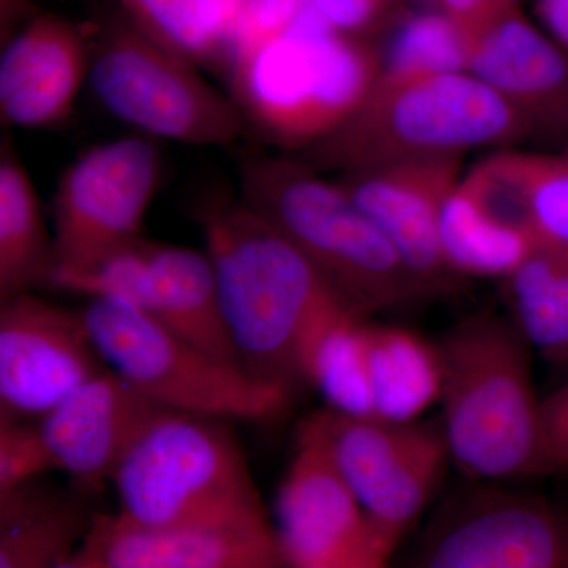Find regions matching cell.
I'll use <instances>...</instances> for the list:
<instances>
[{
  "mask_svg": "<svg viewBox=\"0 0 568 568\" xmlns=\"http://www.w3.org/2000/svg\"><path fill=\"white\" fill-rule=\"evenodd\" d=\"M201 227L242 368L290 395L312 386L325 336L358 316L304 254L239 197L205 204Z\"/></svg>",
  "mask_w": 568,
  "mask_h": 568,
  "instance_id": "cell-1",
  "label": "cell"
},
{
  "mask_svg": "<svg viewBox=\"0 0 568 568\" xmlns=\"http://www.w3.org/2000/svg\"><path fill=\"white\" fill-rule=\"evenodd\" d=\"M239 151V200L304 254L355 316L435 291L339 183L301 159Z\"/></svg>",
  "mask_w": 568,
  "mask_h": 568,
  "instance_id": "cell-2",
  "label": "cell"
},
{
  "mask_svg": "<svg viewBox=\"0 0 568 568\" xmlns=\"http://www.w3.org/2000/svg\"><path fill=\"white\" fill-rule=\"evenodd\" d=\"M246 129L302 152L345 123L375 88L381 58L335 29L312 0L280 39L227 70Z\"/></svg>",
  "mask_w": 568,
  "mask_h": 568,
  "instance_id": "cell-3",
  "label": "cell"
},
{
  "mask_svg": "<svg viewBox=\"0 0 568 568\" xmlns=\"http://www.w3.org/2000/svg\"><path fill=\"white\" fill-rule=\"evenodd\" d=\"M529 136L517 112L474 74L377 80L357 111L298 159L320 173L347 174Z\"/></svg>",
  "mask_w": 568,
  "mask_h": 568,
  "instance_id": "cell-4",
  "label": "cell"
},
{
  "mask_svg": "<svg viewBox=\"0 0 568 568\" xmlns=\"http://www.w3.org/2000/svg\"><path fill=\"white\" fill-rule=\"evenodd\" d=\"M528 339L496 316L463 321L439 349L448 455L473 478L537 474L541 399Z\"/></svg>",
  "mask_w": 568,
  "mask_h": 568,
  "instance_id": "cell-5",
  "label": "cell"
},
{
  "mask_svg": "<svg viewBox=\"0 0 568 568\" xmlns=\"http://www.w3.org/2000/svg\"><path fill=\"white\" fill-rule=\"evenodd\" d=\"M119 517L145 528L264 518L227 420L163 410L115 467Z\"/></svg>",
  "mask_w": 568,
  "mask_h": 568,
  "instance_id": "cell-6",
  "label": "cell"
},
{
  "mask_svg": "<svg viewBox=\"0 0 568 568\" xmlns=\"http://www.w3.org/2000/svg\"><path fill=\"white\" fill-rule=\"evenodd\" d=\"M81 315L108 368L164 410L264 422L287 405L283 388L216 361L129 302L91 298Z\"/></svg>",
  "mask_w": 568,
  "mask_h": 568,
  "instance_id": "cell-7",
  "label": "cell"
},
{
  "mask_svg": "<svg viewBox=\"0 0 568 568\" xmlns=\"http://www.w3.org/2000/svg\"><path fill=\"white\" fill-rule=\"evenodd\" d=\"M89 82L112 115L149 136L235 148L248 133L231 97L132 22L102 33L92 50Z\"/></svg>",
  "mask_w": 568,
  "mask_h": 568,
  "instance_id": "cell-8",
  "label": "cell"
},
{
  "mask_svg": "<svg viewBox=\"0 0 568 568\" xmlns=\"http://www.w3.org/2000/svg\"><path fill=\"white\" fill-rule=\"evenodd\" d=\"M162 174L159 145L145 138L104 142L80 153L55 190L51 276L88 271L140 241Z\"/></svg>",
  "mask_w": 568,
  "mask_h": 568,
  "instance_id": "cell-9",
  "label": "cell"
},
{
  "mask_svg": "<svg viewBox=\"0 0 568 568\" xmlns=\"http://www.w3.org/2000/svg\"><path fill=\"white\" fill-rule=\"evenodd\" d=\"M106 369L81 310L32 293L0 302V424L39 420Z\"/></svg>",
  "mask_w": 568,
  "mask_h": 568,
  "instance_id": "cell-10",
  "label": "cell"
},
{
  "mask_svg": "<svg viewBox=\"0 0 568 568\" xmlns=\"http://www.w3.org/2000/svg\"><path fill=\"white\" fill-rule=\"evenodd\" d=\"M410 568H568V507L487 491L448 508Z\"/></svg>",
  "mask_w": 568,
  "mask_h": 568,
  "instance_id": "cell-11",
  "label": "cell"
},
{
  "mask_svg": "<svg viewBox=\"0 0 568 568\" xmlns=\"http://www.w3.org/2000/svg\"><path fill=\"white\" fill-rule=\"evenodd\" d=\"M274 515L276 536L291 568L324 562L368 534L364 510L336 465L317 414L298 428Z\"/></svg>",
  "mask_w": 568,
  "mask_h": 568,
  "instance_id": "cell-12",
  "label": "cell"
},
{
  "mask_svg": "<svg viewBox=\"0 0 568 568\" xmlns=\"http://www.w3.org/2000/svg\"><path fill=\"white\" fill-rule=\"evenodd\" d=\"M163 410L108 368L37 424L58 470L89 496L111 481L126 452Z\"/></svg>",
  "mask_w": 568,
  "mask_h": 568,
  "instance_id": "cell-13",
  "label": "cell"
},
{
  "mask_svg": "<svg viewBox=\"0 0 568 568\" xmlns=\"http://www.w3.org/2000/svg\"><path fill=\"white\" fill-rule=\"evenodd\" d=\"M463 155L429 156L342 174L339 185L387 235L403 260L435 290L450 274L439 219L459 182Z\"/></svg>",
  "mask_w": 568,
  "mask_h": 568,
  "instance_id": "cell-14",
  "label": "cell"
},
{
  "mask_svg": "<svg viewBox=\"0 0 568 568\" xmlns=\"http://www.w3.org/2000/svg\"><path fill=\"white\" fill-rule=\"evenodd\" d=\"M84 32L58 14L32 18L0 59V118L6 129H55L69 121L91 74Z\"/></svg>",
  "mask_w": 568,
  "mask_h": 568,
  "instance_id": "cell-15",
  "label": "cell"
},
{
  "mask_svg": "<svg viewBox=\"0 0 568 568\" xmlns=\"http://www.w3.org/2000/svg\"><path fill=\"white\" fill-rule=\"evenodd\" d=\"M469 73L506 100L530 136L568 138V54L521 9L474 37Z\"/></svg>",
  "mask_w": 568,
  "mask_h": 568,
  "instance_id": "cell-16",
  "label": "cell"
},
{
  "mask_svg": "<svg viewBox=\"0 0 568 568\" xmlns=\"http://www.w3.org/2000/svg\"><path fill=\"white\" fill-rule=\"evenodd\" d=\"M95 532L111 568H291L268 517L145 528L99 515Z\"/></svg>",
  "mask_w": 568,
  "mask_h": 568,
  "instance_id": "cell-17",
  "label": "cell"
},
{
  "mask_svg": "<svg viewBox=\"0 0 568 568\" xmlns=\"http://www.w3.org/2000/svg\"><path fill=\"white\" fill-rule=\"evenodd\" d=\"M125 302L156 317L216 361L244 369L224 325L207 253L144 241Z\"/></svg>",
  "mask_w": 568,
  "mask_h": 568,
  "instance_id": "cell-18",
  "label": "cell"
},
{
  "mask_svg": "<svg viewBox=\"0 0 568 568\" xmlns=\"http://www.w3.org/2000/svg\"><path fill=\"white\" fill-rule=\"evenodd\" d=\"M439 242L448 271L506 278L538 241L514 216L487 174L474 166L448 194L440 212Z\"/></svg>",
  "mask_w": 568,
  "mask_h": 568,
  "instance_id": "cell-19",
  "label": "cell"
},
{
  "mask_svg": "<svg viewBox=\"0 0 568 568\" xmlns=\"http://www.w3.org/2000/svg\"><path fill=\"white\" fill-rule=\"evenodd\" d=\"M361 379L365 418L414 422L440 399L439 349L405 328L364 323Z\"/></svg>",
  "mask_w": 568,
  "mask_h": 568,
  "instance_id": "cell-20",
  "label": "cell"
},
{
  "mask_svg": "<svg viewBox=\"0 0 568 568\" xmlns=\"http://www.w3.org/2000/svg\"><path fill=\"white\" fill-rule=\"evenodd\" d=\"M40 480L0 496V568L59 566L95 525L99 514L85 506V496Z\"/></svg>",
  "mask_w": 568,
  "mask_h": 568,
  "instance_id": "cell-21",
  "label": "cell"
},
{
  "mask_svg": "<svg viewBox=\"0 0 568 568\" xmlns=\"http://www.w3.org/2000/svg\"><path fill=\"white\" fill-rule=\"evenodd\" d=\"M54 242L39 193L10 138L0 145V302L50 283Z\"/></svg>",
  "mask_w": 568,
  "mask_h": 568,
  "instance_id": "cell-22",
  "label": "cell"
},
{
  "mask_svg": "<svg viewBox=\"0 0 568 568\" xmlns=\"http://www.w3.org/2000/svg\"><path fill=\"white\" fill-rule=\"evenodd\" d=\"M517 327L551 357L568 355V246L537 242L506 276Z\"/></svg>",
  "mask_w": 568,
  "mask_h": 568,
  "instance_id": "cell-23",
  "label": "cell"
},
{
  "mask_svg": "<svg viewBox=\"0 0 568 568\" xmlns=\"http://www.w3.org/2000/svg\"><path fill=\"white\" fill-rule=\"evenodd\" d=\"M481 166L538 242L568 246V155L500 152Z\"/></svg>",
  "mask_w": 568,
  "mask_h": 568,
  "instance_id": "cell-24",
  "label": "cell"
},
{
  "mask_svg": "<svg viewBox=\"0 0 568 568\" xmlns=\"http://www.w3.org/2000/svg\"><path fill=\"white\" fill-rule=\"evenodd\" d=\"M129 21L194 65L230 61L231 33L213 0H119Z\"/></svg>",
  "mask_w": 568,
  "mask_h": 568,
  "instance_id": "cell-25",
  "label": "cell"
},
{
  "mask_svg": "<svg viewBox=\"0 0 568 568\" xmlns=\"http://www.w3.org/2000/svg\"><path fill=\"white\" fill-rule=\"evenodd\" d=\"M470 37L444 11H425L399 22L381 81L402 82L436 74L469 73Z\"/></svg>",
  "mask_w": 568,
  "mask_h": 568,
  "instance_id": "cell-26",
  "label": "cell"
},
{
  "mask_svg": "<svg viewBox=\"0 0 568 568\" xmlns=\"http://www.w3.org/2000/svg\"><path fill=\"white\" fill-rule=\"evenodd\" d=\"M448 455L444 432L424 443L362 504L366 521L390 551L428 503Z\"/></svg>",
  "mask_w": 568,
  "mask_h": 568,
  "instance_id": "cell-27",
  "label": "cell"
},
{
  "mask_svg": "<svg viewBox=\"0 0 568 568\" xmlns=\"http://www.w3.org/2000/svg\"><path fill=\"white\" fill-rule=\"evenodd\" d=\"M58 470L39 424H0V496Z\"/></svg>",
  "mask_w": 568,
  "mask_h": 568,
  "instance_id": "cell-28",
  "label": "cell"
},
{
  "mask_svg": "<svg viewBox=\"0 0 568 568\" xmlns=\"http://www.w3.org/2000/svg\"><path fill=\"white\" fill-rule=\"evenodd\" d=\"M310 0H244L231 39L227 70L280 39Z\"/></svg>",
  "mask_w": 568,
  "mask_h": 568,
  "instance_id": "cell-29",
  "label": "cell"
},
{
  "mask_svg": "<svg viewBox=\"0 0 568 568\" xmlns=\"http://www.w3.org/2000/svg\"><path fill=\"white\" fill-rule=\"evenodd\" d=\"M568 467V383L541 399L540 452L537 474Z\"/></svg>",
  "mask_w": 568,
  "mask_h": 568,
  "instance_id": "cell-30",
  "label": "cell"
},
{
  "mask_svg": "<svg viewBox=\"0 0 568 568\" xmlns=\"http://www.w3.org/2000/svg\"><path fill=\"white\" fill-rule=\"evenodd\" d=\"M437 3L470 40L493 22L519 9V0H437Z\"/></svg>",
  "mask_w": 568,
  "mask_h": 568,
  "instance_id": "cell-31",
  "label": "cell"
},
{
  "mask_svg": "<svg viewBox=\"0 0 568 568\" xmlns=\"http://www.w3.org/2000/svg\"><path fill=\"white\" fill-rule=\"evenodd\" d=\"M390 2L392 0H312L325 20L345 33L361 32L375 24Z\"/></svg>",
  "mask_w": 568,
  "mask_h": 568,
  "instance_id": "cell-32",
  "label": "cell"
},
{
  "mask_svg": "<svg viewBox=\"0 0 568 568\" xmlns=\"http://www.w3.org/2000/svg\"><path fill=\"white\" fill-rule=\"evenodd\" d=\"M377 549H386L387 552L392 551L376 537L369 528L368 534L361 541L354 544L353 547L346 548L345 551L338 552L334 558L324 560V562L316 564L310 568H364L368 559L372 558L373 552Z\"/></svg>",
  "mask_w": 568,
  "mask_h": 568,
  "instance_id": "cell-33",
  "label": "cell"
},
{
  "mask_svg": "<svg viewBox=\"0 0 568 568\" xmlns=\"http://www.w3.org/2000/svg\"><path fill=\"white\" fill-rule=\"evenodd\" d=\"M536 11L548 36L568 54V0H536Z\"/></svg>",
  "mask_w": 568,
  "mask_h": 568,
  "instance_id": "cell-34",
  "label": "cell"
},
{
  "mask_svg": "<svg viewBox=\"0 0 568 568\" xmlns=\"http://www.w3.org/2000/svg\"><path fill=\"white\" fill-rule=\"evenodd\" d=\"M52 568H111L104 558L102 544L95 532V525L81 545L69 559Z\"/></svg>",
  "mask_w": 568,
  "mask_h": 568,
  "instance_id": "cell-35",
  "label": "cell"
},
{
  "mask_svg": "<svg viewBox=\"0 0 568 568\" xmlns=\"http://www.w3.org/2000/svg\"><path fill=\"white\" fill-rule=\"evenodd\" d=\"M213 2H215L216 6H219L220 11H222L227 29H230L231 39H233L235 21H237L239 13H241L244 0H213Z\"/></svg>",
  "mask_w": 568,
  "mask_h": 568,
  "instance_id": "cell-36",
  "label": "cell"
},
{
  "mask_svg": "<svg viewBox=\"0 0 568 568\" xmlns=\"http://www.w3.org/2000/svg\"><path fill=\"white\" fill-rule=\"evenodd\" d=\"M388 558H390V552H387L386 549H377L364 568H387Z\"/></svg>",
  "mask_w": 568,
  "mask_h": 568,
  "instance_id": "cell-37",
  "label": "cell"
},
{
  "mask_svg": "<svg viewBox=\"0 0 568 568\" xmlns=\"http://www.w3.org/2000/svg\"><path fill=\"white\" fill-rule=\"evenodd\" d=\"M424 2H428V3L436 2L437 3V0H424Z\"/></svg>",
  "mask_w": 568,
  "mask_h": 568,
  "instance_id": "cell-38",
  "label": "cell"
},
{
  "mask_svg": "<svg viewBox=\"0 0 568 568\" xmlns=\"http://www.w3.org/2000/svg\"><path fill=\"white\" fill-rule=\"evenodd\" d=\"M566 153H567V155H568V148H567V152H566Z\"/></svg>",
  "mask_w": 568,
  "mask_h": 568,
  "instance_id": "cell-39",
  "label": "cell"
}]
</instances>
